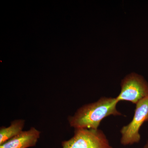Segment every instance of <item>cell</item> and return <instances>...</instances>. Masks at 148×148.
I'll use <instances>...</instances> for the list:
<instances>
[{
	"mask_svg": "<svg viewBox=\"0 0 148 148\" xmlns=\"http://www.w3.org/2000/svg\"><path fill=\"white\" fill-rule=\"evenodd\" d=\"M25 121L24 119L14 120L11 122L8 127H0V145L5 143L18 135L23 131Z\"/></svg>",
	"mask_w": 148,
	"mask_h": 148,
	"instance_id": "obj_6",
	"label": "cell"
},
{
	"mask_svg": "<svg viewBox=\"0 0 148 148\" xmlns=\"http://www.w3.org/2000/svg\"><path fill=\"white\" fill-rule=\"evenodd\" d=\"M41 132L35 127L22 132L8 141L0 145V148H29L35 147Z\"/></svg>",
	"mask_w": 148,
	"mask_h": 148,
	"instance_id": "obj_5",
	"label": "cell"
},
{
	"mask_svg": "<svg viewBox=\"0 0 148 148\" xmlns=\"http://www.w3.org/2000/svg\"><path fill=\"white\" fill-rule=\"evenodd\" d=\"M143 148H148V141Z\"/></svg>",
	"mask_w": 148,
	"mask_h": 148,
	"instance_id": "obj_7",
	"label": "cell"
},
{
	"mask_svg": "<svg viewBox=\"0 0 148 148\" xmlns=\"http://www.w3.org/2000/svg\"><path fill=\"white\" fill-rule=\"evenodd\" d=\"M148 121V97L136 104L134 116L131 121L121 130V143L124 146L138 143L141 140L139 133L140 127Z\"/></svg>",
	"mask_w": 148,
	"mask_h": 148,
	"instance_id": "obj_4",
	"label": "cell"
},
{
	"mask_svg": "<svg viewBox=\"0 0 148 148\" xmlns=\"http://www.w3.org/2000/svg\"><path fill=\"white\" fill-rule=\"evenodd\" d=\"M118 101L116 98L102 97L94 103L85 104L79 108L68 122L74 129H98L101 122L110 116H121L116 108Z\"/></svg>",
	"mask_w": 148,
	"mask_h": 148,
	"instance_id": "obj_1",
	"label": "cell"
},
{
	"mask_svg": "<svg viewBox=\"0 0 148 148\" xmlns=\"http://www.w3.org/2000/svg\"><path fill=\"white\" fill-rule=\"evenodd\" d=\"M121 90L116 97L118 102L126 101L136 104L148 97V82L139 74L132 73L122 80Z\"/></svg>",
	"mask_w": 148,
	"mask_h": 148,
	"instance_id": "obj_3",
	"label": "cell"
},
{
	"mask_svg": "<svg viewBox=\"0 0 148 148\" xmlns=\"http://www.w3.org/2000/svg\"><path fill=\"white\" fill-rule=\"evenodd\" d=\"M61 148H113L99 129H75L73 136L61 142Z\"/></svg>",
	"mask_w": 148,
	"mask_h": 148,
	"instance_id": "obj_2",
	"label": "cell"
}]
</instances>
